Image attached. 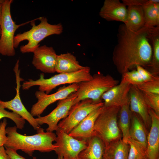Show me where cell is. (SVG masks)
<instances>
[{
	"label": "cell",
	"instance_id": "1",
	"mask_svg": "<svg viewBox=\"0 0 159 159\" xmlns=\"http://www.w3.org/2000/svg\"><path fill=\"white\" fill-rule=\"evenodd\" d=\"M148 29L144 26L135 32L127 29L124 24L119 26L112 59L117 72L122 75L138 65L145 69L149 67L153 49Z\"/></svg>",
	"mask_w": 159,
	"mask_h": 159
},
{
	"label": "cell",
	"instance_id": "2",
	"mask_svg": "<svg viewBox=\"0 0 159 159\" xmlns=\"http://www.w3.org/2000/svg\"><path fill=\"white\" fill-rule=\"evenodd\" d=\"M17 129L16 126L6 127L7 140L4 146L5 148L20 150L32 156L35 151L49 152L54 151L57 148L53 143L56 139V135L53 132H45L41 128L36 134L28 136L19 133Z\"/></svg>",
	"mask_w": 159,
	"mask_h": 159
},
{
	"label": "cell",
	"instance_id": "3",
	"mask_svg": "<svg viewBox=\"0 0 159 159\" xmlns=\"http://www.w3.org/2000/svg\"><path fill=\"white\" fill-rule=\"evenodd\" d=\"M30 22L31 29L22 33L17 34L14 36V46L17 48L20 43L24 40L28 41V43L20 47V51L22 53L33 52L39 46V43L46 37L53 34L59 35L63 32V27L61 23L52 24L48 22L46 17L38 18L40 23L36 25L35 20Z\"/></svg>",
	"mask_w": 159,
	"mask_h": 159
},
{
	"label": "cell",
	"instance_id": "4",
	"mask_svg": "<svg viewBox=\"0 0 159 159\" xmlns=\"http://www.w3.org/2000/svg\"><path fill=\"white\" fill-rule=\"evenodd\" d=\"M92 78L90 68L87 66L77 71L66 73H59L51 77L46 79L43 74H40V77L36 80L31 79L24 82L21 85L22 89L26 90L31 87L39 86V91L48 94L57 86L63 84L79 83L88 81Z\"/></svg>",
	"mask_w": 159,
	"mask_h": 159
},
{
	"label": "cell",
	"instance_id": "5",
	"mask_svg": "<svg viewBox=\"0 0 159 159\" xmlns=\"http://www.w3.org/2000/svg\"><path fill=\"white\" fill-rule=\"evenodd\" d=\"M118 83V80L109 74L105 75L100 72L95 73L90 80L78 83L74 104L85 99L96 102H102V95Z\"/></svg>",
	"mask_w": 159,
	"mask_h": 159
},
{
	"label": "cell",
	"instance_id": "6",
	"mask_svg": "<svg viewBox=\"0 0 159 159\" xmlns=\"http://www.w3.org/2000/svg\"><path fill=\"white\" fill-rule=\"evenodd\" d=\"M104 107L95 121L94 130V136L100 138L106 146L121 138L117 122L120 107Z\"/></svg>",
	"mask_w": 159,
	"mask_h": 159
},
{
	"label": "cell",
	"instance_id": "7",
	"mask_svg": "<svg viewBox=\"0 0 159 159\" xmlns=\"http://www.w3.org/2000/svg\"><path fill=\"white\" fill-rule=\"evenodd\" d=\"M12 0H4L3 4L2 14L0 19L1 34L0 38V54L3 56L12 57L16 54L14 46V34L20 26L32 21L16 24L13 20L11 13Z\"/></svg>",
	"mask_w": 159,
	"mask_h": 159
},
{
	"label": "cell",
	"instance_id": "8",
	"mask_svg": "<svg viewBox=\"0 0 159 159\" xmlns=\"http://www.w3.org/2000/svg\"><path fill=\"white\" fill-rule=\"evenodd\" d=\"M103 105L102 101L96 102L90 99L82 100L72 106L67 117L58 123V128L68 134L90 113Z\"/></svg>",
	"mask_w": 159,
	"mask_h": 159
},
{
	"label": "cell",
	"instance_id": "9",
	"mask_svg": "<svg viewBox=\"0 0 159 159\" xmlns=\"http://www.w3.org/2000/svg\"><path fill=\"white\" fill-rule=\"evenodd\" d=\"M56 131L54 144L57 147L54 151L57 159H78L79 153L87 147V141L75 139L59 128Z\"/></svg>",
	"mask_w": 159,
	"mask_h": 159
},
{
	"label": "cell",
	"instance_id": "10",
	"mask_svg": "<svg viewBox=\"0 0 159 159\" xmlns=\"http://www.w3.org/2000/svg\"><path fill=\"white\" fill-rule=\"evenodd\" d=\"M76 97L75 92L66 98L59 100L57 107L49 114L44 116H39L35 118L38 124L40 126L47 124L48 127L46 129L47 131H56L58 128V123L61 120L67 116L71 107L74 105Z\"/></svg>",
	"mask_w": 159,
	"mask_h": 159
},
{
	"label": "cell",
	"instance_id": "11",
	"mask_svg": "<svg viewBox=\"0 0 159 159\" xmlns=\"http://www.w3.org/2000/svg\"><path fill=\"white\" fill-rule=\"evenodd\" d=\"M78 87V83L72 84L60 87L56 92L50 95L40 91H37L35 96L37 101L32 106L30 113L33 117L40 116L48 106L57 101L66 98L76 92Z\"/></svg>",
	"mask_w": 159,
	"mask_h": 159
},
{
	"label": "cell",
	"instance_id": "12",
	"mask_svg": "<svg viewBox=\"0 0 159 159\" xmlns=\"http://www.w3.org/2000/svg\"><path fill=\"white\" fill-rule=\"evenodd\" d=\"M16 78V95L12 99L8 101L0 100V105L5 109H7L19 115L27 121L34 129L38 130L41 127L36 120L35 118L27 110L23 104L20 97V82L24 80L20 77V70L19 69V62H16L14 69Z\"/></svg>",
	"mask_w": 159,
	"mask_h": 159
},
{
	"label": "cell",
	"instance_id": "13",
	"mask_svg": "<svg viewBox=\"0 0 159 159\" xmlns=\"http://www.w3.org/2000/svg\"><path fill=\"white\" fill-rule=\"evenodd\" d=\"M33 53L32 63L37 69L45 73L55 72L57 55L52 47L39 46Z\"/></svg>",
	"mask_w": 159,
	"mask_h": 159
},
{
	"label": "cell",
	"instance_id": "14",
	"mask_svg": "<svg viewBox=\"0 0 159 159\" xmlns=\"http://www.w3.org/2000/svg\"><path fill=\"white\" fill-rule=\"evenodd\" d=\"M131 85L121 82L104 93L101 99L105 107L122 106L129 103V92Z\"/></svg>",
	"mask_w": 159,
	"mask_h": 159
},
{
	"label": "cell",
	"instance_id": "15",
	"mask_svg": "<svg viewBox=\"0 0 159 159\" xmlns=\"http://www.w3.org/2000/svg\"><path fill=\"white\" fill-rule=\"evenodd\" d=\"M104 105L92 111L68 134L77 139L87 141L94 136V126L98 117L104 109Z\"/></svg>",
	"mask_w": 159,
	"mask_h": 159
},
{
	"label": "cell",
	"instance_id": "16",
	"mask_svg": "<svg viewBox=\"0 0 159 159\" xmlns=\"http://www.w3.org/2000/svg\"><path fill=\"white\" fill-rule=\"evenodd\" d=\"M129 105L132 112L139 116L146 127L150 126L151 120L149 109L144 99L142 92L136 86L132 85L129 92Z\"/></svg>",
	"mask_w": 159,
	"mask_h": 159
},
{
	"label": "cell",
	"instance_id": "17",
	"mask_svg": "<svg viewBox=\"0 0 159 159\" xmlns=\"http://www.w3.org/2000/svg\"><path fill=\"white\" fill-rule=\"evenodd\" d=\"M100 16L107 21L126 22V6L119 0H105L99 13Z\"/></svg>",
	"mask_w": 159,
	"mask_h": 159
},
{
	"label": "cell",
	"instance_id": "18",
	"mask_svg": "<svg viewBox=\"0 0 159 159\" xmlns=\"http://www.w3.org/2000/svg\"><path fill=\"white\" fill-rule=\"evenodd\" d=\"M150 128L147 137V151L149 159H159V115L149 108Z\"/></svg>",
	"mask_w": 159,
	"mask_h": 159
},
{
	"label": "cell",
	"instance_id": "19",
	"mask_svg": "<svg viewBox=\"0 0 159 159\" xmlns=\"http://www.w3.org/2000/svg\"><path fill=\"white\" fill-rule=\"evenodd\" d=\"M85 66L81 65L76 57L70 53L57 55L55 72L58 73H70L80 70Z\"/></svg>",
	"mask_w": 159,
	"mask_h": 159
},
{
	"label": "cell",
	"instance_id": "20",
	"mask_svg": "<svg viewBox=\"0 0 159 159\" xmlns=\"http://www.w3.org/2000/svg\"><path fill=\"white\" fill-rule=\"evenodd\" d=\"M129 146L120 138L105 146L102 159H128Z\"/></svg>",
	"mask_w": 159,
	"mask_h": 159
},
{
	"label": "cell",
	"instance_id": "21",
	"mask_svg": "<svg viewBox=\"0 0 159 159\" xmlns=\"http://www.w3.org/2000/svg\"><path fill=\"white\" fill-rule=\"evenodd\" d=\"M127 6L126 22L124 24L129 30L137 32L145 26V19L143 7L139 5Z\"/></svg>",
	"mask_w": 159,
	"mask_h": 159
},
{
	"label": "cell",
	"instance_id": "22",
	"mask_svg": "<svg viewBox=\"0 0 159 159\" xmlns=\"http://www.w3.org/2000/svg\"><path fill=\"white\" fill-rule=\"evenodd\" d=\"M87 142V147L79 153L78 159H102L105 146L102 141L93 136Z\"/></svg>",
	"mask_w": 159,
	"mask_h": 159
},
{
	"label": "cell",
	"instance_id": "23",
	"mask_svg": "<svg viewBox=\"0 0 159 159\" xmlns=\"http://www.w3.org/2000/svg\"><path fill=\"white\" fill-rule=\"evenodd\" d=\"M149 37L153 49L151 62L148 69L155 76L159 73V27L149 28Z\"/></svg>",
	"mask_w": 159,
	"mask_h": 159
},
{
	"label": "cell",
	"instance_id": "24",
	"mask_svg": "<svg viewBox=\"0 0 159 159\" xmlns=\"http://www.w3.org/2000/svg\"><path fill=\"white\" fill-rule=\"evenodd\" d=\"M142 6L144 13L145 26L159 27V1L147 0Z\"/></svg>",
	"mask_w": 159,
	"mask_h": 159
},
{
	"label": "cell",
	"instance_id": "25",
	"mask_svg": "<svg viewBox=\"0 0 159 159\" xmlns=\"http://www.w3.org/2000/svg\"><path fill=\"white\" fill-rule=\"evenodd\" d=\"M130 135V138L147 148V135L146 129L138 115L133 112H132Z\"/></svg>",
	"mask_w": 159,
	"mask_h": 159
},
{
	"label": "cell",
	"instance_id": "26",
	"mask_svg": "<svg viewBox=\"0 0 159 159\" xmlns=\"http://www.w3.org/2000/svg\"><path fill=\"white\" fill-rule=\"evenodd\" d=\"M119 113V127L122 133V138L124 142L127 143V140L130 138V131L132 115L129 103L121 107Z\"/></svg>",
	"mask_w": 159,
	"mask_h": 159
},
{
	"label": "cell",
	"instance_id": "27",
	"mask_svg": "<svg viewBox=\"0 0 159 159\" xmlns=\"http://www.w3.org/2000/svg\"><path fill=\"white\" fill-rule=\"evenodd\" d=\"M127 143L129 146L128 159H149L146 148L130 138Z\"/></svg>",
	"mask_w": 159,
	"mask_h": 159
},
{
	"label": "cell",
	"instance_id": "28",
	"mask_svg": "<svg viewBox=\"0 0 159 159\" xmlns=\"http://www.w3.org/2000/svg\"><path fill=\"white\" fill-rule=\"evenodd\" d=\"M7 118L12 120L15 124L17 128L22 130L25 123V120L19 115L13 112H10L5 110L0 105V120Z\"/></svg>",
	"mask_w": 159,
	"mask_h": 159
},
{
	"label": "cell",
	"instance_id": "29",
	"mask_svg": "<svg viewBox=\"0 0 159 159\" xmlns=\"http://www.w3.org/2000/svg\"><path fill=\"white\" fill-rule=\"evenodd\" d=\"M121 81L131 85L137 86L144 82L140 75L136 70L129 71L122 75Z\"/></svg>",
	"mask_w": 159,
	"mask_h": 159
},
{
	"label": "cell",
	"instance_id": "30",
	"mask_svg": "<svg viewBox=\"0 0 159 159\" xmlns=\"http://www.w3.org/2000/svg\"><path fill=\"white\" fill-rule=\"evenodd\" d=\"M142 92L144 100L149 108L159 115V94Z\"/></svg>",
	"mask_w": 159,
	"mask_h": 159
},
{
	"label": "cell",
	"instance_id": "31",
	"mask_svg": "<svg viewBox=\"0 0 159 159\" xmlns=\"http://www.w3.org/2000/svg\"><path fill=\"white\" fill-rule=\"evenodd\" d=\"M136 86L142 92L159 94V77Z\"/></svg>",
	"mask_w": 159,
	"mask_h": 159
},
{
	"label": "cell",
	"instance_id": "32",
	"mask_svg": "<svg viewBox=\"0 0 159 159\" xmlns=\"http://www.w3.org/2000/svg\"><path fill=\"white\" fill-rule=\"evenodd\" d=\"M136 70L142 77L144 82L153 80L158 76H155L147 70L146 69L139 65L136 67Z\"/></svg>",
	"mask_w": 159,
	"mask_h": 159
},
{
	"label": "cell",
	"instance_id": "33",
	"mask_svg": "<svg viewBox=\"0 0 159 159\" xmlns=\"http://www.w3.org/2000/svg\"><path fill=\"white\" fill-rule=\"evenodd\" d=\"M7 123L5 118L0 122V147L4 146L7 140L6 132Z\"/></svg>",
	"mask_w": 159,
	"mask_h": 159
},
{
	"label": "cell",
	"instance_id": "34",
	"mask_svg": "<svg viewBox=\"0 0 159 159\" xmlns=\"http://www.w3.org/2000/svg\"><path fill=\"white\" fill-rule=\"evenodd\" d=\"M5 148L10 159H26L24 157L19 154L17 153V151L10 148Z\"/></svg>",
	"mask_w": 159,
	"mask_h": 159
},
{
	"label": "cell",
	"instance_id": "35",
	"mask_svg": "<svg viewBox=\"0 0 159 159\" xmlns=\"http://www.w3.org/2000/svg\"><path fill=\"white\" fill-rule=\"evenodd\" d=\"M0 159H10L4 146L0 147Z\"/></svg>",
	"mask_w": 159,
	"mask_h": 159
},
{
	"label": "cell",
	"instance_id": "36",
	"mask_svg": "<svg viewBox=\"0 0 159 159\" xmlns=\"http://www.w3.org/2000/svg\"><path fill=\"white\" fill-rule=\"evenodd\" d=\"M4 0H0V19L1 17L3 9V4Z\"/></svg>",
	"mask_w": 159,
	"mask_h": 159
},
{
	"label": "cell",
	"instance_id": "37",
	"mask_svg": "<svg viewBox=\"0 0 159 159\" xmlns=\"http://www.w3.org/2000/svg\"><path fill=\"white\" fill-rule=\"evenodd\" d=\"M1 26L0 25V38L1 36Z\"/></svg>",
	"mask_w": 159,
	"mask_h": 159
},
{
	"label": "cell",
	"instance_id": "38",
	"mask_svg": "<svg viewBox=\"0 0 159 159\" xmlns=\"http://www.w3.org/2000/svg\"><path fill=\"white\" fill-rule=\"evenodd\" d=\"M33 159H37V158L35 157H33ZM57 159H63L62 158H59Z\"/></svg>",
	"mask_w": 159,
	"mask_h": 159
},
{
	"label": "cell",
	"instance_id": "39",
	"mask_svg": "<svg viewBox=\"0 0 159 159\" xmlns=\"http://www.w3.org/2000/svg\"></svg>",
	"mask_w": 159,
	"mask_h": 159
}]
</instances>
